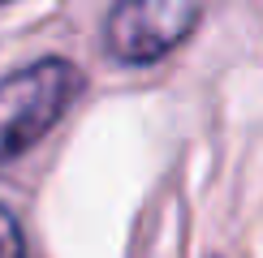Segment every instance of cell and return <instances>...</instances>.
Masks as SVG:
<instances>
[{"mask_svg": "<svg viewBox=\"0 0 263 258\" xmlns=\"http://www.w3.org/2000/svg\"><path fill=\"white\" fill-rule=\"evenodd\" d=\"M0 258H30L26 254V236H22L17 215L0 202Z\"/></svg>", "mask_w": 263, "mask_h": 258, "instance_id": "3957f363", "label": "cell"}, {"mask_svg": "<svg viewBox=\"0 0 263 258\" xmlns=\"http://www.w3.org/2000/svg\"><path fill=\"white\" fill-rule=\"evenodd\" d=\"M203 17L199 5L181 0H125L104 22V39L121 64H151L168 56Z\"/></svg>", "mask_w": 263, "mask_h": 258, "instance_id": "7a4b0ae2", "label": "cell"}, {"mask_svg": "<svg viewBox=\"0 0 263 258\" xmlns=\"http://www.w3.org/2000/svg\"><path fill=\"white\" fill-rule=\"evenodd\" d=\"M82 91V73L65 56H43L0 78V164L26 155L52 134Z\"/></svg>", "mask_w": 263, "mask_h": 258, "instance_id": "6da1fadb", "label": "cell"}]
</instances>
